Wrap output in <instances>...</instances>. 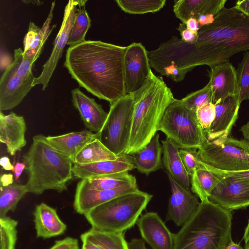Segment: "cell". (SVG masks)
<instances>
[{
	"label": "cell",
	"mask_w": 249,
	"mask_h": 249,
	"mask_svg": "<svg viewBox=\"0 0 249 249\" xmlns=\"http://www.w3.org/2000/svg\"><path fill=\"white\" fill-rule=\"evenodd\" d=\"M215 113V107L213 103L205 104L196 110L197 120L206 133L209 131L214 120Z\"/></svg>",
	"instance_id": "cell-40"
},
{
	"label": "cell",
	"mask_w": 249,
	"mask_h": 249,
	"mask_svg": "<svg viewBox=\"0 0 249 249\" xmlns=\"http://www.w3.org/2000/svg\"><path fill=\"white\" fill-rule=\"evenodd\" d=\"M240 131L242 132L244 139L249 142V121L241 127Z\"/></svg>",
	"instance_id": "cell-51"
},
{
	"label": "cell",
	"mask_w": 249,
	"mask_h": 249,
	"mask_svg": "<svg viewBox=\"0 0 249 249\" xmlns=\"http://www.w3.org/2000/svg\"><path fill=\"white\" fill-rule=\"evenodd\" d=\"M118 156L96 138L88 143L76 155L73 164H86L107 160H116Z\"/></svg>",
	"instance_id": "cell-29"
},
{
	"label": "cell",
	"mask_w": 249,
	"mask_h": 249,
	"mask_svg": "<svg viewBox=\"0 0 249 249\" xmlns=\"http://www.w3.org/2000/svg\"><path fill=\"white\" fill-rule=\"evenodd\" d=\"M26 165L23 162H17L14 166L13 172L14 173L15 179H18L21 176L22 172L25 169Z\"/></svg>",
	"instance_id": "cell-50"
},
{
	"label": "cell",
	"mask_w": 249,
	"mask_h": 249,
	"mask_svg": "<svg viewBox=\"0 0 249 249\" xmlns=\"http://www.w3.org/2000/svg\"><path fill=\"white\" fill-rule=\"evenodd\" d=\"M34 80L21 78L13 62L9 65L0 79V110H10L19 105L33 87Z\"/></svg>",
	"instance_id": "cell-14"
},
{
	"label": "cell",
	"mask_w": 249,
	"mask_h": 249,
	"mask_svg": "<svg viewBox=\"0 0 249 249\" xmlns=\"http://www.w3.org/2000/svg\"><path fill=\"white\" fill-rule=\"evenodd\" d=\"M45 137L42 134L34 136L22 158L28 176V193L36 195L50 190L58 193L67 190L73 176V160L52 147Z\"/></svg>",
	"instance_id": "cell-4"
},
{
	"label": "cell",
	"mask_w": 249,
	"mask_h": 249,
	"mask_svg": "<svg viewBox=\"0 0 249 249\" xmlns=\"http://www.w3.org/2000/svg\"><path fill=\"white\" fill-rule=\"evenodd\" d=\"M124 66L126 94L139 90L148 80L152 72L147 51L141 43L134 42L127 46Z\"/></svg>",
	"instance_id": "cell-10"
},
{
	"label": "cell",
	"mask_w": 249,
	"mask_h": 249,
	"mask_svg": "<svg viewBox=\"0 0 249 249\" xmlns=\"http://www.w3.org/2000/svg\"><path fill=\"white\" fill-rule=\"evenodd\" d=\"M0 164L5 170L12 171L14 170V166L11 164L10 159L7 156H3L0 158Z\"/></svg>",
	"instance_id": "cell-49"
},
{
	"label": "cell",
	"mask_w": 249,
	"mask_h": 249,
	"mask_svg": "<svg viewBox=\"0 0 249 249\" xmlns=\"http://www.w3.org/2000/svg\"><path fill=\"white\" fill-rule=\"evenodd\" d=\"M18 221L9 216L0 217V249H15Z\"/></svg>",
	"instance_id": "cell-36"
},
{
	"label": "cell",
	"mask_w": 249,
	"mask_h": 249,
	"mask_svg": "<svg viewBox=\"0 0 249 249\" xmlns=\"http://www.w3.org/2000/svg\"><path fill=\"white\" fill-rule=\"evenodd\" d=\"M184 24L187 29L196 33L200 28L197 19L195 18H189Z\"/></svg>",
	"instance_id": "cell-45"
},
{
	"label": "cell",
	"mask_w": 249,
	"mask_h": 249,
	"mask_svg": "<svg viewBox=\"0 0 249 249\" xmlns=\"http://www.w3.org/2000/svg\"><path fill=\"white\" fill-rule=\"evenodd\" d=\"M162 153V146L157 133L148 144L131 155L136 169L141 173L148 175L161 167Z\"/></svg>",
	"instance_id": "cell-27"
},
{
	"label": "cell",
	"mask_w": 249,
	"mask_h": 249,
	"mask_svg": "<svg viewBox=\"0 0 249 249\" xmlns=\"http://www.w3.org/2000/svg\"><path fill=\"white\" fill-rule=\"evenodd\" d=\"M14 183V176L12 174H3L0 176V185L8 186Z\"/></svg>",
	"instance_id": "cell-48"
},
{
	"label": "cell",
	"mask_w": 249,
	"mask_h": 249,
	"mask_svg": "<svg viewBox=\"0 0 249 249\" xmlns=\"http://www.w3.org/2000/svg\"><path fill=\"white\" fill-rule=\"evenodd\" d=\"M81 240H88L100 249H129L124 233L98 230L91 228L82 234Z\"/></svg>",
	"instance_id": "cell-28"
},
{
	"label": "cell",
	"mask_w": 249,
	"mask_h": 249,
	"mask_svg": "<svg viewBox=\"0 0 249 249\" xmlns=\"http://www.w3.org/2000/svg\"><path fill=\"white\" fill-rule=\"evenodd\" d=\"M201 163V161H200ZM201 167L194 172L191 178V191L201 200H209V197L213 189L219 181L218 177L204 167Z\"/></svg>",
	"instance_id": "cell-30"
},
{
	"label": "cell",
	"mask_w": 249,
	"mask_h": 249,
	"mask_svg": "<svg viewBox=\"0 0 249 249\" xmlns=\"http://www.w3.org/2000/svg\"><path fill=\"white\" fill-rule=\"evenodd\" d=\"M126 49L86 40L68 48L64 66L80 87L111 104L126 94L124 66Z\"/></svg>",
	"instance_id": "cell-2"
},
{
	"label": "cell",
	"mask_w": 249,
	"mask_h": 249,
	"mask_svg": "<svg viewBox=\"0 0 249 249\" xmlns=\"http://www.w3.org/2000/svg\"><path fill=\"white\" fill-rule=\"evenodd\" d=\"M162 163L167 175L183 187L190 189L191 178L186 171L179 153V148L170 140L161 141Z\"/></svg>",
	"instance_id": "cell-25"
},
{
	"label": "cell",
	"mask_w": 249,
	"mask_h": 249,
	"mask_svg": "<svg viewBox=\"0 0 249 249\" xmlns=\"http://www.w3.org/2000/svg\"><path fill=\"white\" fill-rule=\"evenodd\" d=\"M225 249H245L239 244L235 243L232 240L226 247Z\"/></svg>",
	"instance_id": "cell-54"
},
{
	"label": "cell",
	"mask_w": 249,
	"mask_h": 249,
	"mask_svg": "<svg viewBox=\"0 0 249 249\" xmlns=\"http://www.w3.org/2000/svg\"><path fill=\"white\" fill-rule=\"evenodd\" d=\"M138 190L137 184L112 189L95 190L86 187L79 181L76 187L73 208L76 213L84 215L100 205Z\"/></svg>",
	"instance_id": "cell-15"
},
{
	"label": "cell",
	"mask_w": 249,
	"mask_h": 249,
	"mask_svg": "<svg viewBox=\"0 0 249 249\" xmlns=\"http://www.w3.org/2000/svg\"><path fill=\"white\" fill-rule=\"evenodd\" d=\"M118 6L125 13L143 14L159 11L165 5L166 0H117Z\"/></svg>",
	"instance_id": "cell-34"
},
{
	"label": "cell",
	"mask_w": 249,
	"mask_h": 249,
	"mask_svg": "<svg viewBox=\"0 0 249 249\" xmlns=\"http://www.w3.org/2000/svg\"><path fill=\"white\" fill-rule=\"evenodd\" d=\"M27 126L24 117L13 112L4 115L0 112V142L6 145L11 156L21 150L26 144Z\"/></svg>",
	"instance_id": "cell-20"
},
{
	"label": "cell",
	"mask_w": 249,
	"mask_h": 249,
	"mask_svg": "<svg viewBox=\"0 0 249 249\" xmlns=\"http://www.w3.org/2000/svg\"><path fill=\"white\" fill-rule=\"evenodd\" d=\"M189 109L195 111L203 105L212 103L213 94L211 85L208 83L202 89L187 94L180 100Z\"/></svg>",
	"instance_id": "cell-37"
},
{
	"label": "cell",
	"mask_w": 249,
	"mask_h": 249,
	"mask_svg": "<svg viewBox=\"0 0 249 249\" xmlns=\"http://www.w3.org/2000/svg\"><path fill=\"white\" fill-rule=\"evenodd\" d=\"M202 163L225 171L249 170V142L230 135L213 141L208 139L197 149Z\"/></svg>",
	"instance_id": "cell-8"
},
{
	"label": "cell",
	"mask_w": 249,
	"mask_h": 249,
	"mask_svg": "<svg viewBox=\"0 0 249 249\" xmlns=\"http://www.w3.org/2000/svg\"><path fill=\"white\" fill-rule=\"evenodd\" d=\"M234 7L249 17V0H238Z\"/></svg>",
	"instance_id": "cell-46"
},
{
	"label": "cell",
	"mask_w": 249,
	"mask_h": 249,
	"mask_svg": "<svg viewBox=\"0 0 249 249\" xmlns=\"http://www.w3.org/2000/svg\"><path fill=\"white\" fill-rule=\"evenodd\" d=\"M49 249H79L78 240L76 238L67 237L62 240H56Z\"/></svg>",
	"instance_id": "cell-42"
},
{
	"label": "cell",
	"mask_w": 249,
	"mask_h": 249,
	"mask_svg": "<svg viewBox=\"0 0 249 249\" xmlns=\"http://www.w3.org/2000/svg\"><path fill=\"white\" fill-rule=\"evenodd\" d=\"M35 61L31 59L24 58L23 51L18 48L14 51L13 62L17 74L24 79H35L32 73V67Z\"/></svg>",
	"instance_id": "cell-38"
},
{
	"label": "cell",
	"mask_w": 249,
	"mask_h": 249,
	"mask_svg": "<svg viewBox=\"0 0 249 249\" xmlns=\"http://www.w3.org/2000/svg\"><path fill=\"white\" fill-rule=\"evenodd\" d=\"M79 0H69L65 6L60 29L53 43V48L48 60L43 66L40 75L35 78L32 87L42 85V89L47 87L49 82L67 44L70 34L74 23Z\"/></svg>",
	"instance_id": "cell-11"
},
{
	"label": "cell",
	"mask_w": 249,
	"mask_h": 249,
	"mask_svg": "<svg viewBox=\"0 0 249 249\" xmlns=\"http://www.w3.org/2000/svg\"><path fill=\"white\" fill-rule=\"evenodd\" d=\"M134 169L136 167L132 156L124 153L114 160L86 164L74 163L72 172L74 177L78 178H97Z\"/></svg>",
	"instance_id": "cell-17"
},
{
	"label": "cell",
	"mask_w": 249,
	"mask_h": 249,
	"mask_svg": "<svg viewBox=\"0 0 249 249\" xmlns=\"http://www.w3.org/2000/svg\"><path fill=\"white\" fill-rule=\"evenodd\" d=\"M71 92L73 106L79 111L85 127L93 133L102 134L108 113L101 105L85 94L79 88L72 89Z\"/></svg>",
	"instance_id": "cell-19"
},
{
	"label": "cell",
	"mask_w": 249,
	"mask_h": 249,
	"mask_svg": "<svg viewBox=\"0 0 249 249\" xmlns=\"http://www.w3.org/2000/svg\"><path fill=\"white\" fill-rule=\"evenodd\" d=\"M201 163L213 174L221 178L231 181H243L249 183V170L238 171H225L212 168L201 162Z\"/></svg>",
	"instance_id": "cell-41"
},
{
	"label": "cell",
	"mask_w": 249,
	"mask_h": 249,
	"mask_svg": "<svg viewBox=\"0 0 249 249\" xmlns=\"http://www.w3.org/2000/svg\"><path fill=\"white\" fill-rule=\"evenodd\" d=\"M158 131L164 133L179 149H198L207 140L196 112L175 98L166 109Z\"/></svg>",
	"instance_id": "cell-7"
},
{
	"label": "cell",
	"mask_w": 249,
	"mask_h": 249,
	"mask_svg": "<svg viewBox=\"0 0 249 249\" xmlns=\"http://www.w3.org/2000/svg\"><path fill=\"white\" fill-rule=\"evenodd\" d=\"M36 237L50 238L63 234L67 225L59 218L56 209L42 202L33 212Z\"/></svg>",
	"instance_id": "cell-23"
},
{
	"label": "cell",
	"mask_w": 249,
	"mask_h": 249,
	"mask_svg": "<svg viewBox=\"0 0 249 249\" xmlns=\"http://www.w3.org/2000/svg\"><path fill=\"white\" fill-rule=\"evenodd\" d=\"M231 211L209 200L201 201L175 234L173 249H225L231 239Z\"/></svg>",
	"instance_id": "cell-3"
},
{
	"label": "cell",
	"mask_w": 249,
	"mask_h": 249,
	"mask_svg": "<svg viewBox=\"0 0 249 249\" xmlns=\"http://www.w3.org/2000/svg\"><path fill=\"white\" fill-rule=\"evenodd\" d=\"M218 178L209 197L210 201L231 211L249 206V182Z\"/></svg>",
	"instance_id": "cell-13"
},
{
	"label": "cell",
	"mask_w": 249,
	"mask_h": 249,
	"mask_svg": "<svg viewBox=\"0 0 249 249\" xmlns=\"http://www.w3.org/2000/svg\"><path fill=\"white\" fill-rule=\"evenodd\" d=\"M101 133L84 130L57 136H46L49 144L58 152L68 157L73 161L77 153L88 143L96 138L101 140Z\"/></svg>",
	"instance_id": "cell-22"
},
{
	"label": "cell",
	"mask_w": 249,
	"mask_h": 249,
	"mask_svg": "<svg viewBox=\"0 0 249 249\" xmlns=\"http://www.w3.org/2000/svg\"><path fill=\"white\" fill-rule=\"evenodd\" d=\"M240 106L237 95L228 96L215 104V117L206 133L209 141L230 135L238 118Z\"/></svg>",
	"instance_id": "cell-18"
},
{
	"label": "cell",
	"mask_w": 249,
	"mask_h": 249,
	"mask_svg": "<svg viewBox=\"0 0 249 249\" xmlns=\"http://www.w3.org/2000/svg\"><path fill=\"white\" fill-rule=\"evenodd\" d=\"M197 149H179V153L184 166L190 177L201 167L197 154Z\"/></svg>",
	"instance_id": "cell-39"
},
{
	"label": "cell",
	"mask_w": 249,
	"mask_h": 249,
	"mask_svg": "<svg viewBox=\"0 0 249 249\" xmlns=\"http://www.w3.org/2000/svg\"><path fill=\"white\" fill-rule=\"evenodd\" d=\"M214 17L211 14L202 15L199 16L197 20L201 27L212 23L214 21Z\"/></svg>",
	"instance_id": "cell-44"
},
{
	"label": "cell",
	"mask_w": 249,
	"mask_h": 249,
	"mask_svg": "<svg viewBox=\"0 0 249 249\" xmlns=\"http://www.w3.org/2000/svg\"><path fill=\"white\" fill-rule=\"evenodd\" d=\"M86 187L95 190H108L127 185H136V179L128 172L114 174L97 178L81 179Z\"/></svg>",
	"instance_id": "cell-31"
},
{
	"label": "cell",
	"mask_w": 249,
	"mask_h": 249,
	"mask_svg": "<svg viewBox=\"0 0 249 249\" xmlns=\"http://www.w3.org/2000/svg\"><path fill=\"white\" fill-rule=\"evenodd\" d=\"M128 244L129 249H147L144 242L141 239H132Z\"/></svg>",
	"instance_id": "cell-47"
},
{
	"label": "cell",
	"mask_w": 249,
	"mask_h": 249,
	"mask_svg": "<svg viewBox=\"0 0 249 249\" xmlns=\"http://www.w3.org/2000/svg\"><path fill=\"white\" fill-rule=\"evenodd\" d=\"M110 105L101 140L119 156L125 153L128 144L134 107L133 93L126 94Z\"/></svg>",
	"instance_id": "cell-9"
},
{
	"label": "cell",
	"mask_w": 249,
	"mask_h": 249,
	"mask_svg": "<svg viewBox=\"0 0 249 249\" xmlns=\"http://www.w3.org/2000/svg\"><path fill=\"white\" fill-rule=\"evenodd\" d=\"M83 243L81 249H100L99 247L90 241L86 240H81Z\"/></svg>",
	"instance_id": "cell-52"
},
{
	"label": "cell",
	"mask_w": 249,
	"mask_h": 249,
	"mask_svg": "<svg viewBox=\"0 0 249 249\" xmlns=\"http://www.w3.org/2000/svg\"><path fill=\"white\" fill-rule=\"evenodd\" d=\"M209 72L213 104L230 96L236 95V70L229 61L213 66Z\"/></svg>",
	"instance_id": "cell-21"
},
{
	"label": "cell",
	"mask_w": 249,
	"mask_h": 249,
	"mask_svg": "<svg viewBox=\"0 0 249 249\" xmlns=\"http://www.w3.org/2000/svg\"><path fill=\"white\" fill-rule=\"evenodd\" d=\"M171 195L169 199L166 221L171 220L177 226H182L194 213L200 203L198 196L168 176Z\"/></svg>",
	"instance_id": "cell-12"
},
{
	"label": "cell",
	"mask_w": 249,
	"mask_h": 249,
	"mask_svg": "<svg viewBox=\"0 0 249 249\" xmlns=\"http://www.w3.org/2000/svg\"><path fill=\"white\" fill-rule=\"evenodd\" d=\"M237 97L240 104L249 99V51L244 53L236 70Z\"/></svg>",
	"instance_id": "cell-35"
},
{
	"label": "cell",
	"mask_w": 249,
	"mask_h": 249,
	"mask_svg": "<svg viewBox=\"0 0 249 249\" xmlns=\"http://www.w3.org/2000/svg\"><path fill=\"white\" fill-rule=\"evenodd\" d=\"M152 196L138 190L100 205L84 216L92 228L124 233L136 224Z\"/></svg>",
	"instance_id": "cell-6"
},
{
	"label": "cell",
	"mask_w": 249,
	"mask_h": 249,
	"mask_svg": "<svg viewBox=\"0 0 249 249\" xmlns=\"http://www.w3.org/2000/svg\"><path fill=\"white\" fill-rule=\"evenodd\" d=\"M54 6L55 1H53L48 17L41 29L33 22H30L28 32L23 40L24 58L31 59L35 62L39 56L47 38L56 26L53 25L52 29L50 28Z\"/></svg>",
	"instance_id": "cell-26"
},
{
	"label": "cell",
	"mask_w": 249,
	"mask_h": 249,
	"mask_svg": "<svg viewBox=\"0 0 249 249\" xmlns=\"http://www.w3.org/2000/svg\"><path fill=\"white\" fill-rule=\"evenodd\" d=\"M227 0H175L173 11L183 24L190 18L202 15L215 16L225 7Z\"/></svg>",
	"instance_id": "cell-24"
},
{
	"label": "cell",
	"mask_w": 249,
	"mask_h": 249,
	"mask_svg": "<svg viewBox=\"0 0 249 249\" xmlns=\"http://www.w3.org/2000/svg\"><path fill=\"white\" fill-rule=\"evenodd\" d=\"M181 24L178 29L180 32L181 39L188 43L194 42L197 38V33L192 31L187 28H183Z\"/></svg>",
	"instance_id": "cell-43"
},
{
	"label": "cell",
	"mask_w": 249,
	"mask_h": 249,
	"mask_svg": "<svg viewBox=\"0 0 249 249\" xmlns=\"http://www.w3.org/2000/svg\"><path fill=\"white\" fill-rule=\"evenodd\" d=\"M87 0H79L74 21L67 44L73 46L86 41L85 36L90 27V19L86 10Z\"/></svg>",
	"instance_id": "cell-32"
},
{
	"label": "cell",
	"mask_w": 249,
	"mask_h": 249,
	"mask_svg": "<svg viewBox=\"0 0 249 249\" xmlns=\"http://www.w3.org/2000/svg\"><path fill=\"white\" fill-rule=\"evenodd\" d=\"M142 239L152 249H173L172 233L157 213L148 212L136 223Z\"/></svg>",
	"instance_id": "cell-16"
},
{
	"label": "cell",
	"mask_w": 249,
	"mask_h": 249,
	"mask_svg": "<svg viewBox=\"0 0 249 249\" xmlns=\"http://www.w3.org/2000/svg\"><path fill=\"white\" fill-rule=\"evenodd\" d=\"M133 93L132 127L124 153L130 155L142 148L157 134L166 109L175 99L162 78L153 72L143 86Z\"/></svg>",
	"instance_id": "cell-5"
},
{
	"label": "cell",
	"mask_w": 249,
	"mask_h": 249,
	"mask_svg": "<svg viewBox=\"0 0 249 249\" xmlns=\"http://www.w3.org/2000/svg\"><path fill=\"white\" fill-rule=\"evenodd\" d=\"M249 50V17L234 6L224 7L211 24L201 27L196 40L188 43L173 36L160 44L161 64L177 69L185 77L195 67H210Z\"/></svg>",
	"instance_id": "cell-1"
},
{
	"label": "cell",
	"mask_w": 249,
	"mask_h": 249,
	"mask_svg": "<svg viewBox=\"0 0 249 249\" xmlns=\"http://www.w3.org/2000/svg\"><path fill=\"white\" fill-rule=\"evenodd\" d=\"M28 193L26 185L13 183L0 187V217H5L9 211L14 212L18 203Z\"/></svg>",
	"instance_id": "cell-33"
},
{
	"label": "cell",
	"mask_w": 249,
	"mask_h": 249,
	"mask_svg": "<svg viewBox=\"0 0 249 249\" xmlns=\"http://www.w3.org/2000/svg\"><path fill=\"white\" fill-rule=\"evenodd\" d=\"M243 240L245 242V249H249V220L247 226L245 229Z\"/></svg>",
	"instance_id": "cell-53"
}]
</instances>
